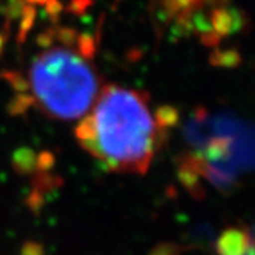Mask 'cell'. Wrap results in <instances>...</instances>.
I'll return each mask as SVG.
<instances>
[{"instance_id": "6da1fadb", "label": "cell", "mask_w": 255, "mask_h": 255, "mask_svg": "<svg viewBox=\"0 0 255 255\" xmlns=\"http://www.w3.org/2000/svg\"><path fill=\"white\" fill-rule=\"evenodd\" d=\"M82 149L111 172L145 174L164 140L149 111V95L107 85L91 115L75 128Z\"/></svg>"}, {"instance_id": "7a4b0ae2", "label": "cell", "mask_w": 255, "mask_h": 255, "mask_svg": "<svg viewBox=\"0 0 255 255\" xmlns=\"http://www.w3.org/2000/svg\"><path fill=\"white\" fill-rule=\"evenodd\" d=\"M33 97L50 118H82L95 104L100 81L90 64L63 47L38 54L30 68Z\"/></svg>"}, {"instance_id": "3957f363", "label": "cell", "mask_w": 255, "mask_h": 255, "mask_svg": "<svg viewBox=\"0 0 255 255\" xmlns=\"http://www.w3.org/2000/svg\"><path fill=\"white\" fill-rule=\"evenodd\" d=\"M219 255H255L254 240L246 227L226 228L216 241Z\"/></svg>"}, {"instance_id": "277c9868", "label": "cell", "mask_w": 255, "mask_h": 255, "mask_svg": "<svg viewBox=\"0 0 255 255\" xmlns=\"http://www.w3.org/2000/svg\"><path fill=\"white\" fill-rule=\"evenodd\" d=\"M13 169L23 176L33 174L37 170V155L30 147H20L11 156Z\"/></svg>"}, {"instance_id": "5b68a950", "label": "cell", "mask_w": 255, "mask_h": 255, "mask_svg": "<svg viewBox=\"0 0 255 255\" xmlns=\"http://www.w3.org/2000/svg\"><path fill=\"white\" fill-rule=\"evenodd\" d=\"M199 177L200 176L196 173L189 164H186L180 160V163H179V179H180L183 186L197 199L203 197V194H204L203 187L199 182Z\"/></svg>"}, {"instance_id": "8992f818", "label": "cell", "mask_w": 255, "mask_h": 255, "mask_svg": "<svg viewBox=\"0 0 255 255\" xmlns=\"http://www.w3.org/2000/svg\"><path fill=\"white\" fill-rule=\"evenodd\" d=\"M155 122L159 129L167 130L174 125H177L179 119H180V112L177 108H174L172 105H160L155 112Z\"/></svg>"}, {"instance_id": "52a82bcc", "label": "cell", "mask_w": 255, "mask_h": 255, "mask_svg": "<svg viewBox=\"0 0 255 255\" xmlns=\"http://www.w3.org/2000/svg\"><path fill=\"white\" fill-rule=\"evenodd\" d=\"M36 16L37 11L34 4H26L24 9H23V13L20 16V24H18V33L16 36V40H17V44H23L27 38V34L30 33V30L33 28L34 23H36Z\"/></svg>"}, {"instance_id": "ba28073f", "label": "cell", "mask_w": 255, "mask_h": 255, "mask_svg": "<svg viewBox=\"0 0 255 255\" xmlns=\"http://www.w3.org/2000/svg\"><path fill=\"white\" fill-rule=\"evenodd\" d=\"M34 104H36L34 97L30 95V94L23 92V94L14 95V98H11V101L9 102V105H7V111H9L10 115L18 117V115L26 114Z\"/></svg>"}, {"instance_id": "9c48e42d", "label": "cell", "mask_w": 255, "mask_h": 255, "mask_svg": "<svg viewBox=\"0 0 255 255\" xmlns=\"http://www.w3.org/2000/svg\"><path fill=\"white\" fill-rule=\"evenodd\" d=\"M75 44L78 47L80 57L84 58V60H92L97 54V40L90 33L78 34Z\"/></svg>"}, {"instance_id": "30bf717a", "label": "cell", "mask_w": 255, "mask_h": 255, "mask_svg": "<svg viewBox=\"0 0 255 255\" xmlns=\"http://www.w3.org/2000/svg\"><path fill=\"white\" fill-rule=\"evenodd\" d=\"M1 78L4 81L9 82V85L18 94H23V92H27L30 90V85L28 81L17 71H3L1 73Z\"/></svg>"}, {"instance_id": "8fae6325", "label": "cell", "mask_w": 255, "mask_h": 255, "mask_svg": "<svg viewBox=\"0 0 255 255\" xmlns=\"http://www.w3.org/2000/svg\"><path fill=\"white\" fill-rule=\"evenodd\" d=\"M24 6V0H6V3L0 7V10L9 21H14L21 16Z\"/></svg>"}, {"instance_id": "7c38bea8", "label": "cell", "mask_w": 255, "mask_h": 255, "mask_svg": "<svg viewBox=\"0 0 255 255\" xmlns=\"http://www.w3.org/2000/svg\"><path fill=\"white\" fill-rule=\"evenodd\" d=\"M211 20L216 28V33L219 34H227L230 28V16L226 10H216L211 14Z\"/></svg>"}, {"instance_id": "4fadbf2b", "label": "cell", "mask_w": 255, "mask_h": 255, "mask_svg": "<svg viewBox=\"0 0 255 255\" xmlns=\"http://www.w3.org/2000/svg\"><path fill=\"white\" fill-rule=\"evenodd\" d=\"M78 33L73 27H55V40H58L61 44L73 47L77 43Z\"/></svg>"}, {"instance_id": "5bb4252c", "label": "cell", "mask_w": 255, "mask_h": 255, "mask_svg": "<svg viewBox=\"0 0 255 255\" xmlns=\"http://www.w3.org/2000/svg\"><path fill=\"white\" fill-rule=\"evenodd\" d=\"M94 0H70L67 11H70L74 16H82L87 10L90 9Z\"/></svg>"}, {"instance_id": "9a60e30c", "label": "cell", "mask_w": 255, "mask_h": 255, "mask_svg": "<svg viewBox=\"0 0 255 255\" xmlns=\"http://www.w3.org/2000/svg\"><path fill=\"white\" fill-rule=\"evenodd\" d=\"M183 253L182 246H177V244H169V243H164V244H159L156 246L149 255H180Z\"/></svg>"}, {"instance_id": "2e32d148", "label": "cell", "mask_w": 255, "mask_h": 255, "mask_svg": "<svg viewBox=\"0 0 255 255\" xmlns=\"http://www.w3.org/2000/svg\"><path fill=\"white\" fill-rule=\"evenodd\" d=\"M55 40V27H48L36 37V44L40 48H48L53 46Z\"/></svg>"}, {"instance_id": "e0dca14e", "label": "cell", "mask_w": 255, "mask_h": 255, "mask_svg": "<svg viewBox=\"0 0 255 255\" xmlns=\"http://www.w3.org/2000/svg\"><path fill=\"white\" fill-rule=\"evenodd\" d=\"M64 10L63 3L60 0H48L44 3V11L48 17L51 18L53 21H58L60 18V14Z\"/></svg>"}, {"instance_id": "ac0fdd59", "label": "cell", "mask_w": 255, "mask_h": 255, "mask_svg": "<svg viewBox=\"0 0 255 255\" xmlns=\"http://www.w3.org/2000/svg\"><path fill=\"white\" fill-rule=\"evenodd\" d=\"M21 255H44V248L38 243H26L21 248Z\"/></svg>"}, {"instance_id": "d6986e66", "label": "cell", "mask_w": 255, "mask_h": 255, "mask_svg": "<svg viewBox=\"0 0 255 255\" xmlns=\"http://www.w3.org/2000/svg\"><path fill=\"white\" fill-rule=\"evenodd\" d=\"M4 43H6V37L0 33V54L3 53V47H4Z\"/></svg>"}, {"instance_id": "ffe728a7", "label": "cell", "mask_w": 255, "mask_h": 255, "mask_svg": "<svg viewBox=\"0 0 255 255\" xmlns=\"http://www.w3.org/2000/svg\"><path fill=\"white\" fill-rule=\"evenodd\" d=\"M28 4H43L44 6V3L48 1V0H27Z\"/></svg>"}]
</instances>
